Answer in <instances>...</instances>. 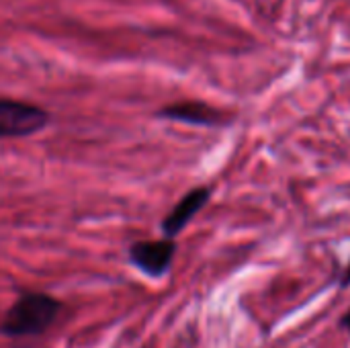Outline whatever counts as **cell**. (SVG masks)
I'll use <instances>...</instances> for the list:
<instances>
[{"instance_id": "obj_1", "label": "cell", "mask_w": 350, "mask_h": 348, "mask_svg": "<svg viewBox=\"0 0 350 348\" xmlns=\"http://www.w3.org/2000/svg\"><path fill=\"white\" fill-rule=\"evenodd\" d=\"M62 302L47 293H23L0 322V334L8 338L43 334L59 316Z\"/></svg>"}, {"instance_id": "obj_2", "label": "cell", "mask_w": 350, "mask_h": 348, "mask_svg": "<svg viewBox=\"0 0 350 348\" xmlns=\"http://www.w3.org/2000/svg\"><path fill=\"white\" fill-rule=\"evenodd\" d=\"M49 125V113L37 105L0 98V137H29Z\"/></svg>"}, {"instance_id": "obj_3", "label": "cell", "mask_w": 350, "mask_h": 348, "mask_svg": "<svg viewBox=\"0 0 350 348\" xmlns=\"http://www.w3.org/2000/svg\"><path fill=\"white\" fill-rule=\"evenodd\" d=\"M174 254H176V244L170 238L142 240V242L131 244L129 248L131 265L152 279H160L168 273Z\"/></svg>"}, {"instance_id": "obj_4", "label": "cell", "mask_w": 350, "mask_h": 348, "mask_svg": "<svg viewBox=\"0 0 350 348\" xmlns=\"http://www.w3.org/2000/svg\"><path fill=\"white\" fill-rule=\"evenodd\" d=\"M158 117L189 123V125H205V127H215V125L228 123V117L219 109H215L207 103H201V101H185V103H174V105L162 107L158 111Z\"/></svg>"}, {"instance_id": "obj_5", "label": "cell", "mask_w": 350, "mask_h": 348, "mask_svg": "<svg viewBox=\"0 0 350 348\" xmlns=\"http://www.w3.org/2000/svg\"><path fill=\"white\" fill-rule=\"evenodd\" d=\"M211 197V189L209 187H197L193 191H189L174 207L172 211L166 215V219L162 222V232H164V238H174L178 236L187 224L205 207V203L209 201Z\"/></svg>"}, {"instance_id": "obj_6", "label": "cell", "mask_w": 350, "mask_h": 348, "mask_svg": "<svg viewBox=\"0 0 350 348\" xmlns=\"http://www.w3.org/2000/svg\"><path fill=\"white\" fill-rule=\"evenodd\" d=\"M340 326H342V328H347V330H350V310L345 314V318L340 320Z\"/></svg>"}, {"instance_id": "obj_7", "label": "cell", "mask_w": 350, "mask_h": 348, "mask_svg": "<svg viewBox=\"0 0 350 348\" xmlns=\"http://www.w3.org/2000/svg\"><path fill=\"white\" fill-rule=\"evenodd\" d=\"M342 285H345V287H349L350 285V267L349 271H347V275H345V279H342Z\"/></svg>"}]
</instances>
